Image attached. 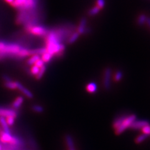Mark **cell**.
Returning <instances> with one entry per match:
<instances>
[{"instance_id": "1", "label": "cell", "mask_w": 150, "mask_h": 150, "mask_svg": "<svg viewBox=\"0 0 150 150\" xmlns=\"http://www.w3.org/2000/svg\"><path fill=\"white\" fill-rule=\"evenodd\" d=\"M137 119V117L136 115L134 114L128 115V116L126 118V119L123 121V123H121V125L118 128L115 130V134L116 135H119V134H121V133H123L126 129L129 128L131 124H132Z\"/></svg>"}, {"instance_id": "2", "label": "cell", "mask_w": 150, "mask_h": 150, "mask_svg": "<svg viewBox=\"0 0 150 150\" xmlns=\"http://www.w3.org/2000/svg\"><path fill=\"white\" fill-rule=\"evenodd\" d=\"M112 79V69L110 67H106L103 73V87L105 91H110L111 88V81Z\"/></svg>"}, {"instance_id": "3", "label": "cell", "mask_w": 150, "mask_h": 150, "mask_svg": "<svg viewBox=\"0 0 150 150\" xmlns=\"http://www.w3.org/2000/svg\"><path fill=\"white\" fill-rule=\"evenodd\" d=\"M0 140L4 143H9L12 145H18L20 144V140L16 137H13L10 133L0 131Z\"/></svg>"}, {"instance_id": "4", "label": "cell", "mask_w": 150, "mask_h": 150, "mask_svg": "<svg viewBox=\"0 0 150 150\" xmlns=\"http://www.w3.org/2000/svg\"><path fill=\"white\" fill-rule=\"evenodd\" d=\"M31 33L38 36H46L49 33L48 30L42 26H35L30 29Z\"/></svg>"}, {"instance_id": "5", "label": "cell", "mask_w": 150, "mask_h": 150, "mask_svg": "<svg viewBox=\"0 0 150 150\" xmlns=\"http://www.w3.org/2000/svg\"><path fill=\"white\" fill-rule=\"evenodd\" d=\"M21 48L18 45H6L4 46V49L0 52V53L4 54V53H12V54H18L21 50Z\"/></svg>"}, {"instance_id": "6", "label": "cell", "mask_w": 150, "mask_h": 150, "mask_svg": "<svg viewBox=\"0 0 150 150\" xmlns=\"http://www.w3.org/2000/svg\"><path fill=\"white\" fill-rule=\"evenodd\" d=\"M150 124L149 122L146 120H136L130 126L129 129L133 130L142 129L144 126Z\"/></svg>"}, {"instance_id": "7", "label": "cell", "mask_w": 150, "mask_h": 150, "mask_svg": "<svg viewBox=\"0 0 150 150\" xmlns=\"http://www.w3.org/2000/svg\"><path fill=\"white\" fill-rule=\"evenodd\" d=\"M87 28V20L85 18H82L80 21H79V25L76 28V31L79 34V35H84L85 34L86 29Z\"/></svg>"}, {"instance_id": "8", "label": "cell", "mask_w": 150, "mask_h": 150, "mask_svg": "<svg viewBox=\"0 0 150 150\" xmlns=\"http://www.w3.org/2000/svg\"><path fill=\"white\" fill-rule=\"evenodd\" d=\"M128 114L127 113H123L116 117L113 122H112V128H113L115 130L118 128L121 125V123H123V121L126 119V117L128 116Z\"/></svg>"}, {"instance_id": "9", "label": "cell", "mask_w": 150, "mask_h": 150, "mask_svg": "<svg viewBox=\"0 0 150 150\" xmlns=\"http://www.w3.org/2000/svg\"><path fill=\"white\" fill-rule=\"evenodd\" d=\"M16 115L17 114L15 111L0 108V116H2V117L13 116L14 118H16Z\"/></svg>"}, {"instance_id": "10", "label": "cell", "mask_w": 150, "mask_h": 150, "mask_svg": "<svg viewBox=\"0 0 150 150\" xmlns=\"http://www.w3.org/2000/svg\"><path fill=\"white\" fill-rule=\"evenodd\" d=\"M65 142L67 144V146L68 150H76L74 148V141L71 135L67 134L65 137Z\"/></svg>"}, {"instance_id": "11", "label": "cell", "mask_w": 150, "mask_h": 150, "mask_svg": "<svg viewBox=\"0 0 150 150\" xmlns=\"http://www.w3.org/2000/svg\"><path fill=\"white\" fill-rule=\"evenodd\" d=\"M16 88H18V90H20L27 97L30 98H32L33 97V94L29 90H28L26 88H25L20 83L16 82Z\"/></svg>"}, {"instance_id": "12", "label": "cell", "mask_w": 150, "mask_h": 150, "mask_svg": "<svg viewBox=\"0 0 150 150\" xmlns=\"http://www.w3.org/2000/svg\"><path fill=\"white\" fill-rule=\"evenodd\" d=\"M79 37H80V35H79L78 33L76 31H74L73 33L69 36L68 40H67V45L74 44L75 42L77 41V40L79 38Z\"/></svg>"}, {"instance_id": "13", "label": "cell", "mask_w": 150, "mask_h": 150, "mask_svg": "<svg viewBox=\"0 0 150 150\" xmlns=\"http://www.w3.org/2000/svg\"><path fill=\"white\" fill-rule=\"evenodd\" d=\"M123 76H124L123 73L121 70L120 69L116 70V72L113 74V76H112V79H113V81L115 82L119 83L122 80V79L123 78Z\"/></svg>"}, {"instance_id": "14", "label": "cell", "mask_w": 150, "mask_h": 150, "mask_svg": "<svg viewBox=\"0 0 150 150\" xmlns=\"http://www.w3.org/2000/svg\"><path fill=\"white\" fill-rule=\"evenodd\" d=\"M86 90L90 93H95L98 90L97 84L94 82H91L90 83H88L86 86Z\"/></svg>"}, {"instance_id": "15", "label": "cell", "mask_w": 150, "mask_h": 150, "mask_svg": "<svg viewBox=\"0 0 150 150\" xmlns=\"http://www.w3.org/2000/svg\"><path fill=\"white\" fill-rule=\"evenodd\" d=\"M0 124H1L2 126L4 132L7 133H10V129H9V126L8 125L4 117L0 116Z\"/></svg>"}, {"instance_id": "16", "label": "cell", "mask_w": 150, "mask_h": 150, "mask_svg": "<svg viewBox=\"0 0 150 150\" xmlns=\"http://www.w3.org/2000/svg\"><path fill=\"white\" fill-rule=\"evenodd\" d=\"M147 18H148V16L146 15H144V14H141V15H139L137 18V23L138 25H139L140 26H142L146 24Z\"/></svg>"}, {"instance_id": "17", "label": "cell", "mask_w": 150, "mask_h": 150, "mask_svg": "<svg viewBox=\"0 0 150 150\" xmlns=\"http://www.w3.org/2000/svg\"><path fill=\"white\" fill-rule=\"evenodd\" d=\"M100 11H101V9L96 6H94L92 8H91L90 10L88 11V14L89 16H94L98 15V14L100 12Z\"/></svg>"}, {"instance_id": "18", "label": "cell", "mask_w": 150, "mask_h": 150, "mask_svg": "<svg viewBox=\"0 0 150 150\" xmlns=\"http://www.w3.org/2000/svg\"><path fill=\"white\" fill-rule=\"evenodd\" d=\"M148 137V136L143 133L142 134H139V136H138V137L135 138L134 142L137 144L142 143V142H144V141L147 139Z\"/></svg>"}, {"instance_id": "19", "label": "cell", "mask_w": 150, "mask_h": 150, "mask_svg": "<svg viewBox=\"0 0 150 150\" xmlns=\"http://www.w3.org/2000/svg\"><path fill=\"white\" fill-rule=\"evenodd\" d=\"M40 58H40V55H38V54L33 55L28 60L27 63L29 65H34L35 64V63L37 62V61Z\"/></svg>"}, {"instance_id": "20", "label": "cell", "mask_w": 150, "mask_h": 150, "mask_svg": "<svg viewBox=\"0 0 150 150\" xmlns=\"http://www.w3.org/2000/svg\"><path fill=\"white\" fill-rule=\"evenodd\" d=\"M53 57V55H51L50 53H49L48 52H45L43 54H42V60L43 61L44 63H49L50 61L52 59V58Z\"/></svg>"}, {"instance_id": "21", "label": "cell", "mask_w": 150, "mask_h": 150, "mask_svg": "<svg viewBox=\"0 0 150 150\" xmlns=\"http://www.w3.org/2000/svg\"><path fill=\"white\" fill-rule=\"evenodd\" d=\"M23 102V98L21 96L18 97L16 99V100L13 103V108H16V109L19 108L21 106Z\"/></svg>"}, {"instance_id": "22", "label": "cell", "mask_w": 150, "mask_h": 150, "mask_svg": "<svg viewBox=\"0 0 150 150\" xmlns=\"http://www.w3.org/2000/svg\"><path fill=\"white\" fill-rule=\"evenodd\" d=\"M46 67L44 65L43 67L40 68V70H39V72L37 74V75L36 76V78L37 79H40L42 77H43V74H45V71H46Z\"/></svg>"}, {"instance_id": "23", "label": "cell", "mask_w": 150, "mask_h": 150, "mask_svg": "<svg viewBox=\"0 0 150 150\" xmlns=\"http://www.w3.org/2000/svg\"><path fill=\"white\" fill-rule=\"evenodd\" d=\"M26 1V0H15V1L12 3V5L15 7L20 8L24 4Z\"/></svg>"}, {"instance_id": "24", "label": "cell", "mask_w": 150, "mask_h": 150, "mask_svg": "<svg viewBox=\"0 0 150 150\" xmlns=\"http://www.w3.org/2000/svg\"><path fill=\"white\" fill-rule=\"evenodd\" d=\"M18 55H19L20 56H23V57H24V56H29V55H30V51L26 50V49L21 48V50L20 51V52L18 53Z\"/></svg>"}, {"instance_id": "25", "label": "cell", "mask_w": 150, "mask_h": 150, "mask_svg": "<svg viewBox=\"0 0 150 150\" xmlns=\"http://www.w3.org/2000/svg\"><path fill=\"white\" fill-rule=\"evenodd\" d=\"M142 131L143 134L147 136H150V124L144 126L142 129Z\"/></svg>"}, {"instance_id": "26", "label": "cell", "mask_w": 150, "mask_h": 150, "mask_svg": "<svg viewBox=\"0 0 150 150\" xmlns=\"http://www.w3.org/2000/svg\"><path fill=\"white\" fill-rule=\"evenodd\" d=\"M5 86L6 87H7L9 89H11V90H14V89L16 88V82H12L9 81V82H6L5 83Z\"/></svg>"}, {"instance_id": "27", "label": "cell", "mask_w": 150, "mask_h": 150, "mask_svg": "<svg viewBox=\"0 0 150 150\" xmlns=\"http://www.w3.org/2000/svg\"><path fill=\"white\" fill-rule=\"evenodd\" d=\"M96 6L101 9L105 6V0H96Z\"/></svg>"}, {"instance_id": "28", "label": "cell", "mask_w": 150, "mask_h": 150, "mask_svg": "<svg viewBox=\"0 0 150 150\" xmlns=\"http://www.w3.org/2000/svg\"><path fill=\"white\" fill-rule=\"evenodd\" d=\"M15 118L13 116H8L6 117V123L8 126H12L14 124V122H15Z\"/></svg>"}, {"instance_id": "29", "label": "cell", "mask_w": 150, "mask_h": 150, "mask_svg": "<svg viewBox=\"0 0 150 150\" xmlns=\"http://www.w3.org/2000/svg\"><path fill=\"white\" fill-rule=\"evenodd\" d=\"M39 70H40V68L36 67V65H34L33 67L31 68V73L33 74H34V75H35V76H36L37 74L38 73V72H39Z\"/></svg>"}, {"instance_id": "30", "label": "cell", "mask_w": 150, "mask_h": 150, "mask_svg": "<svg viewBox=\"0 0 150 150\" xmlns=\"http://www.w3.org/2000/svg\"><path fill=\"white\" fill-rule=\"evenodd\" d=\"M33 110L37 112H41L43 111V108L39 105H36L33 107Z\"/></svg>"}, {"instance_id": "31", "label": "cell", "mask_w": 150, "mask_h": 150, "mask_svg": "<svg viewBox=\"0 0 150 150\" xmlns=\"http://www.w3.org/2000/svg\"><path fill=\"white\" fill-rule=\"evenodd\" d=\"M44 63H44L43 61L42 60L41 58H40V59H39L37 61V62L35 63V64L34 65H36V67H39V68H41V67H43V66H44Z\"/></svg>"}, {"instance_id": "32", "label": "cell", "mask_w": 150, "mask_h": 150, "mask_svg": "<svg viewBox=\"0 0 150 150\" xmlns=\"http://www.w3.org/2000/svg\"><path fill=\"white\" fill-rule=\"evenodd\" d=\"M4 46H5V44L4 43H1V42H0V52L4 49Z\"/></svg>"}, {"instance_id": "33", "label": "cell", "mask_w": 150, "mask_h": 150, "mask_svg": "<svg viewBox=\"0 0 150 150\" xmlns=\"http://www.w3.org/2000/svg\"><path fill=\"white\" fill-rule=\"evenodd\" d=\"M146 24H147V25L148 26V27L149 28V29H150V18L149 17L147 18Z\"/></svg>"}, {"instance_id": "34", "label": "cell", "mask_w": 150, "mask_h": 150, "mask_svg": "<svg viewBox=\"0 0 150 150\" xmlns=\"http://www.w3.org/2000/svg\"><path fill=\"white\" fill-rule=\"evenodd\" d=\"M4 79H5V80L6 81V82H9V81H11V79L9 78V77L6 76H4Z\"/></svg>"}, {"instance_id": "35", "label": "cell", "mask_w": 150, "mask_h": 150, "mask_svg": "<svg viewBox=\"0 0 150 150\" xmlns=\"http://www.w3.org/2000/svg\"><path fill=\"white\" fill-rule=\"evenodd\" d=\"M5 1H6L7 3H8L12 4L14 1H15V0H5Z\"/></svg>"}, {"instance_id": "36", "label": "cell", "mask_w": 150, "mask_h": 150, "mask_svg": "<svg viewBox=\"0 0 150 150\" xmlns=\"http://www.w3.org/2000/svg\"><path fill=\"white\" fill-rule=\"evenodd\" d=\"M0 150H2V149H1V145H0Z\"/></svg>"}]
</instances>
